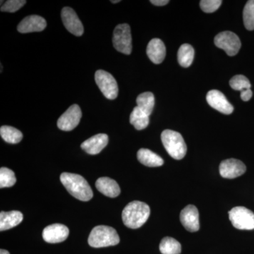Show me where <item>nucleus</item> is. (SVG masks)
I'll return each mask as SVG.
<instances>
[{"label": "nucleus", "mask_w": 254, "mask_h": 254, "mask_svg": "<svg viewBox=\"0 0 254 254\" xmlns=\"http://www.w3.org/2000/svg\"><path fill=\"white\" fill-rule=\"evenodd\" d=\"M95 83L105 98L114 100L118 95V85L113 75L104 70H98L95 73Z\"/></svg>", "instance_id": "7"}, {"label": "nucleus", "mask_w": 254, "mask_h": 254, "mask_svg": "<svg viewBox=\"0 0 254 254\" xmlns=\"http://www.w3.org/2000/svg\"><path fill=\"white\" fill-rule=\"evenodd\" d=\"M230 85L232 89L241 92L251 89L250 80L243 75H237L233 76L230 81Z\"/></svg>", "instance_id": "28"}, {"label": "nucleus", "mask_w": 254, "mask_h": 254, "mask_svg": "<svg viewBox=\"0 0 254 254\" xmlns=\"http://www.w3.org/2000/svg\"><path fill=\"white\" fill-rule=\"evenodd\" d=\"M137 107L150 116L155 106V97L150 92H145L137 97Z\"/></svg>", "instance_id": "22"}, {"label": "nucleus", "mask_w": 254, "mask_h": 254, "mask_svg": "<svg viewBox=\"0 0 254 254\" xmlns=\"http://www.w3.org/2000/svg\"><path fill=\"white\" fill-rule=\"evenodd\" d=\"M26 3L25 0H9L1 6V11L4 12H16L23 7Z\"/></svg>", "instance_id": "29"}, {"label": "nucleus", "mask_w": 254, "mask_h": 254, "mask_svg": "<svg viewBox=\"0 0 254 254\" xmlns=\"http://www.w3.org/2000/svg\"><path fill=\"white\" fill-rule=\"evenodd\" d=\"M170 2L168 0H151L150 3L155 5V6H165V5L168 4Z\"/></svg>", "instance_id": "32"}, {"label": "nucleus", "mask_w": 254, "mask_h": 254, "mask_svg": "<svg viewBox=\"0 0 254 254\" xmlns=\"http://www.w3.org/2000/svg\"><path fill=\"white\" fill-rule=\"evenodd\" d=\"M221 0H202L200 6L205 13H213L217 11L221 5Z\"/></svg>", "instance_id": "30"}, {"label": "nucleus", "mask_w": 254, "mask_h": 254, "mask_svg": "<svg viewBox=\"0 0 254 254\" xmlns=\"http://www.w3.org/2000/svg\"><path fill=\"white\" fill-rule=\"evenodd\" d=\"M232 225L241 230H254V213L244 206H237L229 211Z\"/></svg>", "instance_id": "5"}, {"label": "nucleus", "mask_w": 254, "mask_h": 254, "mask_svg": "<svg viewBox=\"0 0 254 254\" xmlns=\"http://www.w3.org/2000/svg\"><path fill=\"white\" fill-rule=\"evenodd\" d=\"M60 180L68 193L82 201H88L93 198V190L86 180L76 174L64 173Z\"/></svg>", "instance_id": "1"}, {"label": "nucleus", "mask_w": 254, "mask_h": 254, "mask_svg": "<svg viewBox=\"0 0 254 254\" xmlns=\"http://www.w3.org/2000/svg\"><path fill=\"white\" fill-rule=\"evenodd\" d=\"M95 187L100 193L110 198L118 196L121 192L117 182L109 177H100L95 182Z\"/></svg>", "instance_id": "18"}, {"label": "nucleus", "mask_w": 254, "mask_h": 254, "mask_svg": "<svg viewBox=\"0 0 254 254\" xmlns=\"http://www.w3.org/2000/svg\"><path fill=\"white\" fill-rule=\"evenodd\" d=\"M180 221L189 232L198 231L200 229L199 213L198 209L193 205H189L182 210Z\"/></svg>", "instance_id": "12"}, {"label": "nucleus", "mask_w": 254, "mask_h": 254, "mask_svg": "<svg viewBox=\"0 0 254 254\" xmlns=\"http://www.w3.org/2000/svg\"><path fill=\"white\" fill-rule=\"evenodd\" d=\"M149 116L142 111L138 107H135L130 115V123L137 130H143L149 125Z\"/></svg>", "instance_id": "21"}, {"label": "nucleus", "mask_w": 254, "mask_h": 254, "mask_svg": "<svg viewBox=\"0 0 254 254\" xmlns=\"http://www.w3.org/2000/svg\"><path fill=\"white\" fill-rule=\"evenodd\" d=\"M111 2L113 3V4H115V3L120 2V0H117V1H113V0H112Z\"/></svg>", "instance_id": "34"}, {"label": "nucleus", "mask_w": 254, "mask_h": 254, "mask_svg": "<svg viewBox=\"0 0 254 254\" xmlns=\"http://www.w3.org/2000/svg\"><path fill=\"white\" fill-rule=\"evenodd\" d=\"M68 234L67 227L63 224H53L43 230V237L48 243H60L67 239Z\"/></svg>", "instance_id": "14"}, {"label": "nucleus", "mask_w": 254, "mask_h": 254, "mask_svg": "<svg viewBox=\"0 0 254 254\" xmlns=\"http://www.w3.org/2000/svg\"><path fill=\"white\" fill-rule=\"evenodd\" d=\"M252 95H253V93L251 89L241 92V98L243 101H249L252 98Z\"/></svg>", "instance_id": "31"}, {"label": "nucleus", "mask_w": 254, "mask_h": 254, "mask_svg": "<svg viewBox=\"0 0 254 254\" xmlns=\"http://www.w3.org/2000/svg\"><path fill=\"white\" fill-rule=\"evenodd\" d=\"M160 251L163 254H180L182 246L175 239L167 237L160 242Z\"/></svg>", "instance_id": "25"}, {"label": "nucleus", "mask_w": 254, "mask_h": 254, "mask_svg": "<svg viewBox=\"0 0 254 254\" xmlns=\"http://www.w3.org/2000/svg\"><path fill=\"white\" fill-rule=\"evenodd\" d=\"M120 241V237L116 230L113 227L105 225L94 227L88 237V244L94 248L118 245Z\"/></svg>", "instance_id": "3"}, {"label": "nucleus", "mask_w": 254, "mask_h": 254, "mask_svg": "<svg viewBox=\"0 0 254 254\" xmlns=\"http://www.w3.org/2000/svg\"><path fill=\"white\" fill-rule=\"evenodd\" d=\"M61 16L64 25L68 32L76 36H81L83 34V24L74 10L71 7L63 8Z\"/></svg>", "instance_id": "10"}, {"label": "nucleus", "mask_w": 254, "mask_h": 254, "mask_svg": "<svg viewBox=\"0 0 254 254\" xmlns=\"http://www.w3.org/2000/svg\"><path fill=\"white\" fill-rule=\"evenodd\" d=\"M82 113L78 105H73L62 115L58 121V127L63 131H69L76 128L81 121Z\"/></svg>", "instance_id": "9"}, {"label": "nucleus", "mask_w": 254, "mask_h": 254, "mask_svg": "<svg viewBox=\"0 0 254 254\" xmlns=\"http://www.w3.org/2000/svg\"><path fill=\"white\" fill-rule=\"evenodd\" d=\"M0 254H10L9 252L8 251L4 250H0Z\"/></svg>", "instance_id": "33"}, {"label": "nucleus", "mask_w": 254, "mask_h": 254, "mask_svg": "<svg viewBox=\"0 0 254 254\" xmlns=\"http://www.w3.org/2000/svg\"><path fill=\"white\" fill-rule=\"evenodd\" d=\"M46 19L38 15H31L23 18L18 25L17 30L21 33L43 31L46 28Z\"/></svg>", "instance_id": "15"}, {"label": "nucleus", "mask_w": 254, "mask_h": 254, "mask_svg": "<svg viewBox=\"0 0 254 254\" xmlns=\"http://www.w3.org/2000/svg\"><path fill=\"white\" fill-rule=\"evenodd\" d=\"M108 141L109 138L108 135L99 133L83 142L81 147L82 149L85 150L88 154L97 155L104 149L108 145Z\"/></svg>", "instance_id": "16"}, {"label": "nucleus", "mask_w": 254, "mask_h": 254, "mask_svg": "<svg viewBox=\"0 0 254 254\" xmlns=\"http://www.w3.org/2000/svg\"><path fill=\"white\" fill-rule=\"evenodd\" d=\"M207 102L212 108L225 115H230L234 111L233 106L227 100L226 97L218 90H212L207 93Z\"/></svg>", "instance_id": "13"}, {"label": "nucleus", "mask_w": 254, "mask_h": 254, "mask_svg": "<svg viewBox=\"0 0 254 254\" xmlns=\"http://www.w3.org/2000/svg\"><path fill=\"white\" fill-rule=\"evenodd\" d=\"M113 46L115 49L125 55H130L132 51L131 28L127 23L119 24L114 30Z\"/></svg>", "instance_id": "6"}, {"label": "nucleus", "mask_w": 254, "mask_h": 254, "mask_svg": "<svg viewBox=\"0 0 254 254\" xmlns=\"http://www.w3.org/2000/svg\"><path fill=\"white\" fill-rule=\"evenodd\" d=\"M146 53L152 63L159 64L165 60L166 48L161 40L153 38L147 46Z\"/></svg>", "instance_id": "17"}, {"label": "nucleus", "mask_w": 254, "mask_h": 254, "mask_svg": "<svg viewBox=\"0 0 254 254\" xmlns=\"http://www.w3.org/2000/svg\"><path fill=\"white\" fill-rule=\"evenodd\" d=\"M220 174L223 178L235 179L245 173L247 168L245 164L237 159H227L220 165Z\"/></svg>", "instance_id": "11"}, {"label": "nucleus", "mask_w": 254, "mask_h": 254, "mask_svg": "<svg viewBox=\"0 0 254 254\" xmlns=\"http://www.w3.org/2000/svg\"><path fill=\"white\" fill-rule=\"evenodd\" d=\"M1 138L7 143L16 144L22 140L23 134L19 130L14 127L2 126L0 128Z\"/></svg>", "instance_id": "24"}, {"label": "nucleus", "mask_w": 254, "mask_h": 254, "mask_svg": "<svg viewBox=\"0 0 254 254\" xmlns=\"http://www.w3.org/2000/svg\"><path fill=\"white\" fill-rule=\"evenodd\" d=\"M16 179L12 170L6 168L0 169V187L1 189L14 186Z\"/></svg>", "instance_id": "27"}, {"label": "nucleus", "mask_w": 254, "mask_h": 254, "mask_svg": "<svg viewBox=\"0 0 254 254\" xmlns=\"http://www.w3.org/2000/svg\"><path fill=\"white\" fill-rule=\"evenodd\" d=\"M137 158L140 163L150 168L162 166L164 163L161 157L146 148H141L138 150L137 153Z\"/></svg>", "instance_id": "20"}, {"label": "nucleus", "mask_w": 254, "mask_h": 254, "mask_svg": "<svg viewBox=\"0 0 254 254\" xmlns=\"http://www.w3.org/2000/svg\"><path fill=\"white\" fill-rule=\"evenodd\" d=\"M214 43L218 48L225 50L229 56L236 55L242 46L240 38L231 31L219 33L215 37Z\"/></svg>", "instance_id": "8"}, {"label": "nucleus", "mask_w": 254, "mask_h": 254, "mask_svg": "<svg viewBox=\"0 0 254 254\" xmlns=\"http://www.w3.org/2000/svg\"><path fill=\"white\" fill-rule=\"evenodd\" d=\"M150 209L148 205L143 202L134 200L124 208L123 220L128 228L138 229L146 222L149 218Z\"/></svg>", "instance_id": "2"}, {"label": "nucleus", "mask_w": 254, "mask_h": 254, "mask_svg": "<svg viewBox=\"0 0 254 254\" xmlns=\"http://www.w3.org/2000/svg\"><path fill=\"white\" fill-rule=\"evenodd\" d=\"M23 219V214L19 211L13 210L9 212H1L0 213V230H10L17 226Z\"/></svg>", "instance_id": "19"}, {"label": "nucleus", "mask_w": 254, "mask_h": 254, "mask_svg": "<svg viewBox=\"0 0 254 254\" xmlns=\"http://www.w3.org/2000/svg\"><path fill=\"white\" fill-rule=\"evenodd\" d=\"M243 20L245 28L249 31H254V0H250L246 4L243 11Z\"/></svg>", "instance_id": "26"}, {"label": "nucleus", "mask_w": 254, "mask_h": 254, "mask_svg": "<svg viewBox=\"0 0 254 254\" xmlns=\"http://www.w3.org/2000/svg\"><path fill=\"white\" fill-rule=\"evenodd\" d=\"M161 140L168 154L175 159L182 160L187 153V145L183 137L179 132L167 129L163 131Z\"/></svg>", "instance_id": "4"}, {"label": "nucleus", "mask_w": 254, "mask_h": 254, "mask_svg": "<svg viewBox=\"0 0 254 254\" xmlns=\"http://www.w3.org/2000/svg\"><path fill=\"white\" fill-rule=\"evenodd\" d=\"M195 52L190 44H183L178 50V63L183 67H189L191 65L194 58Z\"/></svg>", "instance_id": "23"}]
</instances>
